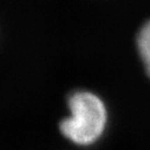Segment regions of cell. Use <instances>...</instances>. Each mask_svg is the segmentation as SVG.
<instances>
[{
	"label": "cell",
	"instance_id": "1",
	"mask_svg": "<svg viewBox=\"0 0 150 150\" xmlns=\"http://www.w3.org/2000/svg\"><path fill=\"white\" fill-rule=\"evenodd\" d=\"M67 108L70 114L59 124L63 136L78 146L96 144L104 135L109 121L103 99L91 91L78 90L69 96Z\"/></svg>",
	"mask_w": 150,
	"mask_h": 150
},
{
	"label": "cell",
	"instance_id": "2",
	"mask_svg": "<svg viewBox=\"0 0 150 150\" xmlns=\"http://www.w3.org/2000/svg\"><path fill=\"white\" fill-rule=\"evenodd\" d=\"M137 49L145 72L150 78V20H148L137 34Z\"/></svg>",
	"mask_w": 150,
	"mask_h": 150
}]
</instances>
